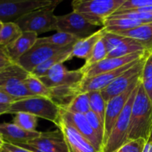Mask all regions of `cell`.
I'll return each mask as SVG.
<instances>
[{"label":"cell","instance_id":"cell-44","mask_svg":"<svg viewBox=\"0 0 152 152\" xmlns=\"http://www.w3.org/2000/svg\"><path fill=\"white\" fill-rule=\"evenodd\" d=\"M3 22H0V32H1V28H2V27H3Z\"/></svg>","mask_w":152,"mask_h":152},{"label":"cell","instance_id":"cell-33","mask_svg":"<svg viewBox=\"0 0 152 152\" xmlns=\"http://www.w3.org/2000/svg\"><path fill=\"white\" fill-rule=\"evenodd\" d=\"M86 117L90 124L91 127L94 130V132L96 134L98 140L102 144V146L103 145L104 137H105V129H104V125L101 123L99 119L97 116L91 111H89L86 114Z\"/></svg>","mask_w":152,"mask_h":152},{"label":"cell","instance_id":"cell-40","mask_svg":"<svg viewBox=\"0 0 152 152\" xmlns=\"http://www.w3.org/2000/svg\"><path fill=\"white\" fill-rule=\"evenodd\" d=\"M16 145L22 147V148H25V149H27V150H29V151H31L32 152H45L44 151H42V150L39 149V148H36V147L32 146V145H28V144H27V143L18 144V145Z\"/></svg>","mask_w":152,"mask_h":152},{"label":"cell","instance_id":"cell-8","mask_svg":"<svg viewBox=\"0 0 152 152\" xmlns=\"http://www.w3.org/2000/svg\"><path fill=\"white\" fill-rule=\"evenodd\" d=\"M149 54L150 53H148V55L142 57L134 65L121 74L118 78L116 79L108 87L101 91L102 96L105 102H107L114 96L123 93L134 83L138 81L141 78L144 64Z\"/></svg>","mask_w":152,"mask_h":152},{"label":"cell","instance_id":"cell-17","mask_svg":"<svg viewBox=\"0 0 152 152\" xmlns=\"http://www.w3.org/2000/svg\"><path fill=\"white\" fill-rule=\"evenodd\" d=\"M38 34L30 31H23L20 37L10 45L4 48L10 60L16 63L37 42Z\"/></svg>","mask_w":152,"mask_h":152},{"label":"cell","instance_id":"cell-31","mask_svg":"<svg viewBox=\"0 0 152 152\" xmlns=\"http://www.w3.org/2000/svg\"><path fill=\"white\" fill-rule=\"evenodd\" d=\"M107 56H108V50H107L103 39L102 38L97 42L96 45L92 50L91 54L89 55L88 59H86V62L83 67L86 68V67L94 65V64L106 59Z\"/></svg>","mask_w":152,"mask_h":152},{"label":"cell","instance_id":"cell-37","mask_svg":"<svg viewBox=\"0 0 152 152\" xmlns=\"http://www.w3.org/2000/svg\"><path fill=\"white\" fill-rule=\"evenodd\" d=\"M12 63L13 62L10 60L5 48L0 47V72H1L4 68L11 65Z\"/></svg>","mask_w":152,"mask_h":152},{"label":"cell","instance_id":"cell-36","mask_svg":"<svg viewBox=\"0 0 152 152\" xmlns=\"http://www.w3.org/2000/svg\"><path fill=\"white\" fill-rule=\"evenodd\" d=\"M147 141L142 138L130 140L125 144L118 152H142Z\"/></svg>","mask_w":152,"mask_h":152},{"label":"cell","instance_id":"cell-13","mask_svg":"<svg viewBox=\"0 0 152 152\" xmlns=\"http://www.w3.org/2000/svg\"><path fill=\"white\" fill-rule=\"evenodd\" d=\"M54 124L63 134L69 152H99L86 137L60 116Z\"/></svg>","mask_w":152,"mask_h":152},{"label":"cell","instance_id":"cell-15","mask_svg":"<svg viewBox=\"0 0 152 152\" xmlns=\"http://www.w3.org/2000/svg\"><path fill=\"white\" fill-rule=\"evenodd\" d=\"M27 144L45 152H69L63 134L59 129L41 132L39 137Z\"/></svg>","mask_w":152,"mask_h":152},{"label":"cell","instance_id":"cell-9","mask_svg":"<svg viewBox=\"0 0 152 152\" xmlns=\"http://www.w3.org/2000/svg\"><path fill=\"white\" fill-rule=\"evenodd\" d=\"M39 79L49 88L72 87L84 79V74L80 68L69 71L63 64H58L50 68L45 76Z\"/></svg>","mask_w":152,"mask_h":152},{"label":"cell","instance_id":"cell-45","mask_svg":"<svg viewBox=\"0 0 152 152\" xmlns=\"http://www.w3.org/2000/svg\"><path fill=\"white\" fill-rule=\"evenodd\" d=\"M148 142H152V130H151V136H150V138H149V140H148Z\"/></svg>","mask_w":152,"mask_h":152},{"label":"cell","instance_id":"cell-2","mask_svg":"<svg viewBox=\"0 0 152 152\" xmlns=\"http://www.w3.org/2000/svg\"><path fill=\"white\" fill-rule=\"evenodd\" d=\"M126 0H74L73 11L80 13L89 23L104 28L105 22L120 8Z\"/></svg>","mask_w":152,"mask_h":152},{"label":"cell","instance_id":"cell-7","mask_svg":"<svg viewBox=\"0 0 152 152\" xmlns=\"http://www.w3.org/2000/svg\"><path fill=\"white\" fill-rule=\"evenodd\" d=\"M96 28L77 12L72 11L68 14L56 16V31L71 34L79 39L93 34L96 31Z\"/></svg>","mask_w":152,"mask_h":152},{"label":"cell","instance_id":"cell-20","mask_svg":"<svg viewBox=\"0 0 152 152\" xmlns=\"http://www.w3.org/2000/svg\"><path fill=\"white\" fill-rule=\"evenodd\" d=\"M29 74L17 63H12L0 72V88L25 83Z\"/></svg>","mask_w":152,"mask_h":152},{"label":"cell","instance_id":"cell-28","mask_svg":"<svg viewBox=\"0 0 152 152\" xmlns=\"http://www.w3.org/2000/svg\"><path fill=\"white\" fill-rule=\"evenodd\" d=\"M25 84L35 96H43L49 99L51 98V89L48 88L38 77L30 74L25 80Z\"/></svg>","mask_w":152,"mask_h":152},{"label":"cell","instance_id":"cell-1","mask_svg":"<svg viewBox=\"0 0 152 152\" xmlns=\"http://www.w3.org/2000/svg\"><path fill=\"white\" fill-rule=\"evenodd\" d=\"M152 130V102L140 83L137 93L132 105L129 124V140L142 138L147 142Z\"/></svg>","mask_w":152,"mask_h":152},{"label":"cell","instance_id":"cell-16","mask_svg":"<svg viewBox=\"0 0 152 152\" xmlns=\"http://www.w3.org/2000/svg\"><path fill=\"white\" fill-rule=\"evenodd\" d=\"M0 134L4 142L18 145L28 143L33 140L39 137L41 132L38 131L28 132L18 127L13 123H0Z\"/></svg>","mask_w":152,"mask_h":152},{"label":"cell","instance_id":"cell-10","mask_svg":"<svg viewBox=\"0 0 152 152\" xmlns=\"http://www.w3.org/2000/svg\"><path fill=\"white\" fill-rule=\"evenodd\" d=\"M68 46L59 47L51 45L36 43L27 53H25L18 60L16 63L20 65L25 71H28L29 74H31L34 68H37L38 65H41L42 63L45 62L59 52L62 51Z\"/></svg>","mask_w":152,"mask_h":152},{"label":"cell","instance_id":"cell-24","mask_svg":"<svg viewBox=\"0 0 152 152\" xmlns=\"http://www.w3.org/2000/svg\"><path fill=\"white\" fill-rule=\"evenodd\" d=\"M59 107L70 112L86 115L89 111H91L88 93L79 94L74 96L67 105H59Z\"/></svg>","mask_w":152,"mask_h":152},{"label":"cell","instance_id":"cell-12","mask_svg":"<svg viewBox=\"0 0 152 152\" xmlns=\"http://www.w3.org/2000/svg\"><path fill=\"white\" fill-rule=\"evenodd\" d=\"M148 53H150V52H137V53H132V54L123 56V57L106 58L91 66L86 67V68L82 66L80 70L84 74V78H88V77H94V76L121 68L134 61L144 57Z\"/></svg>","mask_w":152,"mask_h":152},{"label":"cell","instance_id":"cell-19","mask_svg":"<svg viewBox=\"0 0 152 152\" xmlns=\"http://www.w3.org/2000/svg\"><path fill=\"white\" fill-rule=\"evenodd\" d=\"M114 34L133 39L139 42L147 51L152 53V22L143 24L134 29Z\"/></svg>","mask_w":152,"mask_h":152},{"label":"cell","instance_id":"cell-18","mask_svg":"<svg viewBox=\"0 0 152 152\" xmlns=\"http://www.w3.org/2000/svg\"><path fill=\"white\" fill-rule=\"evenodd\" d=\"M105 32L106 29L105 27L101 28L89 37L81 39L77 41L73 46L72 52H71L73 58H81L84 59L85 60L87 59L97 42L103 37Z\"/></svg>","mask_w":152,"mask_h":152},{"label":"cell","instance_id":"cell-6","mask_svg":"<svg viewBox=\"0 0 152 152\" xmlns=\"http://www.w3.org/2000/svg\"><path fill=\"white\" fill-rule=\"evenodd\" d=\"M53 0H0V22H15L31 11L46 7Z\"/></svg>","mask_w":152,"mask_h":152},{"label":"cell","instance_id":"cell-11","mask_svg":"<svg viewBox=\"0 0 152 152\" xmlns=\"http://www.w3.org/2000/svg\"><path fill=\"white\" fill-rule=\"evenodd\" d=\"M141 79V78H140ZM134 83L129 88L125 91L123 93L120 94L118 96H116L110 99L106 102V110H105V137H104L103 145L106 142L107 139L111 134V130L114 128L116 122L118 120L119 117L121 114L122 111L124 109L125 105L127 103L128 100L130 98L132 92L134 90L135 88L138 86L140 81ZM102 145V147H103Z\"/></svg>","mask_w":152,"mask_h":152},{"label":"cell","instance_id":"cell-3","mask_svg":"<svg viewBox=\"0 0 152 152\" xmlns=\"http://www.w3.org/2000/svg\"><path fill=\"white\" fill-rule=\"evenodd\" d=\"M61 2L53 0V2L46 7L31 11L15 22L22 31H30L39 34L51 31H56V16L53 12L56 6Z\"/></svg>","mask_w":152,"mask_h":152},{"label":"cell","instance_id":"cell-30","mask_svg":"<svg viewBox=\"0 0 152 152\" xmlns=\"http://www.w3.org/2000/svg\"><path fill=\"white\" fill-rule=\"evenodd\" d=\"M141 83L144 91L152 102V53L148 55L144 64Z\"/></svg>","mask_w":152,"mask_h":152},{"label":"cell","instance_id":"cell-4","mask_svg":"<svg viewBox=\"0 0 152 152\" xmlns=\"http://www.w3.org/2000/svg\"><path fill=\"white\" fill-rule=\"evenodd\" d=\"M19 112L28 113L55 123L59 116V107L49 98L33 96L12 103L7 114H16Z\"/></svg>","mask_w":152,"mask_h":152},{"label":"cell","instance_id":"cell-29","mask_svg":"<svg viewBox=\"0 0 152 152\" xmlns=\"http://www.w3.org/2000/svg\"><path fill=\"white\" fill-rule=\"evenodd\" d=\"M12 123L28 132H35L38 126V117L28 113L19 112L15 114Z\"/></svg>","mask_w":152,"mask_h":152},{"label":"cell","instance_id":"cell-35","mask_svg":"<svg viewBox=\"0 0 152 152\" xmlns=\"http://www.w3.org/2000/svg\"><path fill=\"white\" fill-rule=\"evenodd\" d=\"M150 6H152V0H126L123 5L115 13L132 11Z\"/></svg>","mask_w":152,"mask_h":152},{"label":"cell","instance_id":"cell-39","mask_svg":"<svg viewBox=\"0 0 152 152\" xmlns=\"http://www.w3.org/2000/svg\"><path fill=\"white\" fill-rule=\"evenodd\" d=\"M16 101H18L15 98L12 97L10 95L6 94L5 92L2 91L0 90V104L3 105H11L12 103L15 102Z\"/></svg>","mask_w":152,"mask_h":152},{"label":"cell","instance_id":"cell-34","mask_svg":"<svg viewBox=\"0 0 152 152\" xmlns=\"http://www.w3.org/2000/svg\"><path fill=\"white\" fill-rule=\"evenodd\" d=\"M110 17L129 18L140 21L143 24H146L152 22V12H124L115 13Z\"/></svg>","mask_w":152,"mask_h":152},{"label":"cell","instance_id":"cell-26","mask_svg":"<svg viewBox=\"0 0 152 152\" xmlns=\"http://www.w3.org/2000/svg\"><path fill=\"white\" fill-rule=\"evenodd\" d=\"M23 31L15 22H7L3 24L0 32V47L6 48L16 41Z\"/></svg>","mask_w":152,"mask_h":152},{"label":"cell","instance_id":"cell-14","mask_svg":"<svg viewBox=\"0 0 152 152\" xmlns=\"http://www.w3.org/2000/svg\"><path fill=\"white\" fill-rule=\"evenodd\" d=\"M59 116L73 126L84 137H86L98 151L102 152V144L91 127L85 114L70 112L59 107Z\"/></svg>","mask_w":152,"mask_h":152},{"label":"cell","instance_id":"cell-22","mask_svg":"<svg viewBox=\"0 0 152 152\" xmlns=\"http://www.w3.org/2000/svg\"><path fill=\"white\" fill-rule=\"evenodd\" d=\"M143 51H147V50L139 42L135 41L133 39L126 37L124 41L122 42L119 45L108 52L107 58L123 57L132 53Z\"/></svg>","mask_w":152,"mask_h":152},{"label":"cell","instance_id":"cell-43","mask_svg":"<svg viewBox=\"0 0 152 152\" xmlns=\"http://www.w3.org/2000/svg\"><path fill=\"white\" fill-rule=\"evenodd\" d=\"M4 140H3L2 137H1V135L0 134V152L1 151V150H2V148H3V145H4Z\"/></svg>","mask_w":152,"mask_h":152},{"label":"cell","instance_id":"cell-21","mask_svg":"<svg viewBox=\"0 0 152 152\" xmlns=\"http://www.w3.org/2000/svg\"><path fill=\"white\" fill-rule=\"evenodd\" d=\"M74 45L68 46L65 49L62 50V51L59 52L54 56L50 57V59L46 60L45 62L42 63L41 65H38L37 68H34V70L31 73V74L38 77V78H40V77L45 76L49 71V70L55 65H58V64H63L66 61L71 60V59H73L71 52H72Z\"/></svg>","mask_w":152,"mask_h":152},{"label":"cell","instance_id":"cell-41","mask_svg":"<svg viewBox=\"0 0 152 152\" xmlns=\"http://www.w3.org/2000/svg\"><path fill=\"white\" fill-rule=\"evenodd\" d=\"M10 105H3V104H0V116L2 114H7V111H8L9 107Z\"/></svg>","mask_w":152,"mask_h":152},{"label":"cell","instance_id":"cell-32","mask_svg":"<svg viewBox=\"0 0 152 152\" xmlns=\"http://www.w3.org/2000/svg\"><path fill=\"white\" fill-rule=\"evenodd\" d=\"M0 90L5 92L6 94L16 99L17 100L35 96L28 90L25 83H21L19 84L14 85V86L1 88H0Z\"/></svg>","mask_w":152,"mask_h":152},{"label":"cell","instance_id":"cell-5","mask_svg":"<svg viewBox=\"0 0 152 152\" xmlns=\"http://www.w3.org/2000/svg\"><path fill=\"white\" fill-rule=\"evenodd\" d=\"M140 83V81L138 86L133 91L127 103L125 105L124 109L122 111L121 114L111 130L109 137L102 147V152H118L125 144L129 142V124H130L132 105L137 93Z\"/></svg>","mask_w":152,"mask_h":152},{"label":"cell","instance_id":"cell-27","mask_svg":"<svg viewBox=\"0 0 152 152\" xmlns=\"http://www.w3.org/2000/svg\"><path fill=\"white\" fill-rule=\"evenodd\" d=\"M91 111H93L102 124H105L106 102L103 99L100 91L88 92ZM105 129V128H104Z\"/></svg>","mask_w":152,"mask_h":152},{"label":"cell","instance_id":"cell-25","mask_svg":"<svg viewBox=\"0 0 152 152\" xmlns=\"http://www.w3.org/2000/svg\"><path fill=\"white\" fill-rule=\"evenodd\" d=\"M80 39L77 37L71 34L63 32H57L50 37L38 38L36 43L51 45H56L59 47H66V46L75 44Z\"/></svg>","mask_w":152,"mask_h":152},{"label":"cell","instance_id":"cell-23","mask_svg":"<svg viewBox=\"0 0 152 152\" xmlns=\"http://www.w3.org/2000/svg\"><path fill=\"white\" fill-rule=\"evenodd\" d=\"M143 25L141 22L129 18L110 17L105 22V28L107 32L117 33L120 31L132 30Z\"/></svg>","mask_w":152,"mask_h":152},{"label":"cell","instance_id":"cell-38","mask_svg":"<svg viewBox=\"0 0 152 152\" xmlns=\"http://www.w3.org/2000/svg\"><path fill=\"white\" fill-rule=\"evenodd\" d=\"M1 152H32L29 150L22 148L20 146L14 145V144L9 143V142H4L3 145L2 150Z\"/></svg>","mask_w":152,"mask_h":152},{"label":"cell","instance_id":"cell-42","mask_svg":"<svg viewBox=\"0 0 152 152\" xmlns=\"http://www.w3.org/2000/svg\"><path fill=\"white\" fill-rule=\"evenodd\" d=\"M142 152H152V142H146L145 146H144L143 151Z\"/></svg>","mask_w":152,"mask_h":152}]
</instances>
